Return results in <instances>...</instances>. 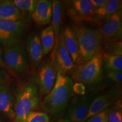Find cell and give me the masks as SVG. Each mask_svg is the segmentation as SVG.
I'll return each instance as SVG.
<instances>
[{
    "label": "cell",
    "instance_id": "15",
    "mask_svg": "<svg viewBox=\"0 0 122 122\" xmlns=\"http://www.w3.org/2000/svg\"><path fill=\"white\" fill-rule=\"evenodd\" d=\"M122 1L119 0H107L104 5L94 10L92 22L99 26L122 9Z\"/></svg>",
    "mask_w": 122,
    "mask_h": 122
},
{
    "label": "cell",
    "instance_id": "10",
    "mask_svg": "<svg viewBox=\"0 0 122 122\" xmlns=\"http://www.w3.org/2000/svg\"><path fill=\"white\" fill-rule=\"evenodd\" d=\"M106 43V49L103 50L102 66L106 71H122V41Z\"/></svg>",
    "mask_w": 122,
    "mask_h": 122
},
{
    "label": "cell",
    "instance_id": "21",
    "mask_svg": "<svg viewBox=\"0 0 122 122\" xmlns=\"http://www.w3.org/2000/svg\"><path fill=\"white\" fill-rule=\"evenodd\" d=\"M39 36L44 55L48 54L53 50L55 44V35L52 25H50L42 30Z\"/></svg>",
    "mask_w": 122,
    "mask_h": 122
},
{
    "label": "cell",
    "instance_id": "24",
    "mask_svg": "<svg viewBox=\"0 0 122 122\" xmlns=\"http://www.w3.org/2000/svg\"><path fill=\"white\" fill-rule=\"evenodd\" d=\"M25 122H50V118L45 112L33 111L29 114Z\"/></svg>",
    "mask_w": 122,
    "mask_h": 122
},
{
    "label": "cell",
    "instance_id": "12",
    "mask_svg": "<svg viewBox=\"0 0 122 122\" xmlns=\"http://www.w3.org/2000/svg\"><path fill=\"white\" fill-rule=\"evenodd\" d=\"M119 97L120 92L117 89H110L98 95L92 101L84 121L115 103Z\"/></svg>",
    "mask_w": 122,
    "mask_h": 122
},
{
    "label": "cell",
    "instance_id": "29",
    "mask_svg": "<svg viewBox=\"0 0 122 122\" xmlns=\"http://www.w3.org/2000/svg\"><path fill=\"white\" fill-rule=\"evenodd\" d=\"M57 122H67L66 121V120H64L63 119H62L59 120ZM86 122V120H85V121H83V122Z\"/></svg>",
    "mask_w": 122,
    "mask_h": 122
},
{
    "label": "cell",
    "instance_id": "30",
    "mask_svg": "<svg viewBox=\"0 0 122 122\" xmlns=\"http://www.w3.org/2000/svg\"><path fill=\"white\" fill-rule=\"evenodd\" d=\"M1 59H2V51L0 49V65L1 63Z\"/></svg>",
    "mask_w": 122,
    "mask_h": 122
},
{
    "label": "cell",
    "instance_id": "28",
    "mask_svg": "<svg viewBox=\"0 0 122 122\" xmlns=\"http://www.w3.org/2000/svg\"><path fill=\"white\" fill-rule=\"evenodd\" d=\"M3 77H4V75H3L2 72L1 71H0V85H1V84L3 80Z\"/></svg>",
    "mask_w": 122,
    "mask_h": 122
},
{
    "label": "cell",
    "instance_id": "3",
    "mask_svg": "<svg viewBox=\"0 0 122 122\" xmlns=\"http://www.w3.org/2000/svg\"><path fill=\"white\" fill-rule=\"evenodd\" d=\"M37 93V86L33 84H28L21 89L16 97L13 122H25L29 114L39 107Z\"/></svg>",
    "mask_w": 122,
    "mask_h": 122
},
{
    "label": "cell",
    "instance_id": "17",
    "mask_svg": "<svg viewBox=\"0 0 122 122\" xmlns=\"http://www.w3.org/2000/svg\"><path fill=\"white\" fill-rule=\"evenodd\" d=\"M63 33L64 44L72 58L75 65L80 64L79 45L74 29L67 25L64 30Z\"/></svg>",
    "mask_w": 122,
    "mask_h": 122
},
{
    "label": "cell",
    "instance_id": "16",
    "mask_svg": "<svg viewBox=\"0 0 122 122\" xmlns=\"http://www.w3.org/2000/svg\"><path fill=\"white\" fill-rule=\"evenodd\" d=\"M52 1L49 0H39L35 10L31 15L35 23L45 25L51 22L52 18Z\"/></svg>",
    "mask_w": 122,
    "mask_h": 122
},
{
    "label": "cell",
    "instance_id": "1",
    "mask_svg": "<svg viewBox=\"0 0 122 122\" xmlns=\"http://www.w3.org/2000/svg\"><path fill=\"white\" fill-rule=\"evenodd\" d=\"M74 93V81L68 75L58 71L54 86L41 102L42 112L56 118L65 114Z\"/></svg>",
    "mask_w": 122,
    "mask_h": 122
},
{
    "label": "cell",
    "instance_id": "2",
    "mask_svg": "<svg viewBox=\"0 0 122 122\" xmlns=\"http://www.w3.org/2000/svg\"><path fill=\"white\" fill-rule=\"evenodd\" d=\"M79 45L80 64L89 61L102 49L104 43L98 29L86 27L74 29Z\"/></svg>",
    "mask_w": 122,
    "mask_h": 122
},
{
    "label": "cell",
    "instance_id": "18",
    "mask_svg": "<svg viewBox=\"0 0 122 122\" xmlns=\"http://www.w3.org/2000/svg\"><path fill=\"white\" fill-rule=\"evenodd\" d=\"M0 112L14 119V98L11 89L6 85H0Z\"/></svg>",
    "mask_w": 122,
    "mask_h": 122
},
{
    "label": "cell",
    "instance_id": "13",
    "mask_svg": "<svg viewBox=\"0 0 122 122\" xmlns=\"http://www.w3.org/2000/svg\"><path fill=\"white\" fill-rule=\"evenodd\" d=\"M55 59L58 71L68 75L72 74L76 65L66 48L63 41V33H59L57 39V45L55 47Z\"/></svg>",
    "mask_w": 122,
    "mask_h": 122
},
{
    "label": "cell",
    "instance_id": "25",
    "mask_svg": "<svg viewBox=\"0 0 122 122\" xmlns=\"http://www.w3.org/2000/svg\"><path fill=\"white\" fill-rule=\"evenodd\" d=\"M110 107L101 111L86 120V122H108V114Z\"/></svg>",
    "mask_w": 122,
    "mask_h": 122
},
{
    "label": "cell",
    "instance_id": "23",
    "mask_svg": "<svg viewBox=\"0 0 122 122\" xmlns=\"http://www.w3.org/2000/svg\"><path fill=\"white\" fill-rule=\"evenodd\" d=\"M15 5L21 11H25L32 14L36 7V0H14L13 1Z\"/></svg>",
    "mask_w": 122,
    "mask_h": 122
},
{
    "label": "cell",
    "instance_id": "5",
    "mask_svg": "<svg viewBox=\"0 0 122 122\" xmlns=\"http://www.w3.org/2000/svg\"><path fill=\"white\" fill-rule=\"evenodd\" d=\"M26 30V25L21 20L0 19V46L6 48L20 44Z\"/></svg>",
    "mask_w": 122,
    "mask_h": 122
},
{
    "label": "cell",
    "instance_id": "14",
    "mask_svg": "<svg viewBox=\"0 0 122 122\" xmlns=\"http://www.w3.org/2000/svg\"><path fill=\"white\" fill-rule=\"evenodd\" d=\"M25 49L30 66L36 68L41 63L44 56L39 34L36 32L31 33L27 37Z\"/></svg>",
    "mask_w": 122,
    "mask_h": 122
},
{
    "label": "cell",
    "instance_id": "4",
    "mask_svg": "<svg viewBox=\"0 0 122 122\" xmlns=\"http://www.w3.org/2000/svg\"><path fill=\"white\" fill-rule=\"evenodd\" d=\"M103 49L89 61L75 67L71 79L84 84L91 85L100 80L102 68Z\"/></svg>",
    "mask_w": 122,
    "mask_h": 122
},
{
    "label": "cell",
    "instance_id": "11",
    "mask_svg": "<svg viewBox=\"0 0 122 122\" xmlns=\"http://www.w3.org/2000/svg\"><path fill=\"white\" fill-rule=\"evenodd\" d=\"M91 102V97L89 96L76 97L70 104L63 119L67 122L84 121Z\"/></svg>",
    "mask_w": 122,
    "mask_h": 122
},
{
    "label": "cell",
    "instance_id": "6",
    "mask_svg": "<svg viewBox=\"0 0 122 122\" xmlns=\"http://www.w3.org/2000/svg\"><path fill=\"white\" fill-rule=\"evenodd\" d=\"M58 70L55 59V49L50 58L39 66L37 84L41 95H46L52 89L56 81Z\"/></svg>",
    "mask_w": 122,
    "mask_h": 122
},
{
    "label": "cell",
    "instance_id": "26",
    "mask_svg": "<svg viewBox=\"0 0 122 122\" xmlns=\"http://www.w3.org/2000/svg\"><path fill=\"white\" fill-rule=\"evenodd\" d=\"M107 75L110 79L115 83L122 84V71L119 70H108Z\"/></svg>",
    "mask_w": 122,
    "mask_h": 122
},
{
    "label": "cell",
    "instance_id": "19",
    "mask_svg": "<svg viewBox=\"0 0 122 122\" xmlns=\"http://www.w3.org/2000/svg\"><path fill=\"white\" fill-rule=\"evenodd\" d=\"M22 11L17 8L13 1H0V19L10 21L20 20Z\"/></svg>",
    "mask_w": 122,
    "mask_h": 122
},
{
    "label": "cell",
    "instance_id": "20",
    "mask_svg": "<svg viewBox=\"0 0 122 122\" xmlns=\"http://www.w3.org/2000/svg\"><path fill=\"white\" fill-rule=\"evenodd\" d=\"M65 6L63 2L58 0H54L52 1V25L54 30L55 39L56 41L59 35L61 24L62 23Z\"/></svg>",
    "mask_w": 122,
    "mask_h": 122
},
{
    "label": "cell",
    "instance_id": "31",
    "mask_svg": "<svg viewBox=\"0 0 122 122\" xmlns=\"http://www.w3.org/2000/svg\"><path fill=\"white\" fill-rule=\"evenodd\" d=\"M0 122H2V119H1V118H0Z\"/></svg>",
    "mask_w": 122,
    "mask_h": 122
},
{
    "label": "cell",
    "instance_id": "9",
    "mask_svg": "<svg viewBox=\"0 0 122 122\" xmlns=\"http://www.w3.org/2000/svg\"><path fill=\"white\" fill-rule=\"evenodd\" d=\"M70 18L75 22H92L94 9L88 0L65 1Z\"/></svg>",
    "mask_w": 122,
    "mask_h": 122
},
{
    "label": "cell",
    "instance_id": "8",
    "mask_svg": "<svg viewBox=\"0 0 122 122\" xmlns=\"http://www.w3.org/2000/svg\"><path fill=\"white\" fill-rule=\"evenodd\" d=\"M98 30L104 42L122 41V10L120 9L100 25Z\"/></svg>",
    "mask_w": 122,
    "mask_h": 122
},
{
    "label": "cell",
    "instance_id": "7",
    "mask_svg": "<svg viewBox=\"0 0 122 122\" xmlns=\"http://www.w3.org/2000/svg\"><path fill=\"white\" fill-rule=\"evenodd\" d=\"M5 63L13 72L21 74L28 68V58L24 46L20 43L5 48Z\"/></svg>",
    "mask_w": 122,
    "mask_h": 122
},
{
    "label": "cell",
    "instance_id": "27",
    "mask_svg": "<svg viewBox=\"0 0 122 122\" xmlns=\"http://www.w3.org/2000/svg\"><path fill=\"white\" fill-rule=\"evenodd\" d=\"M107 1V0H90L89 2L92 6L94 11L96 9L100 8L104 5Z\"/></svg>",
    "mask_w": 122,
    "mask_h": 122
},
{
    "label": "cell",
    "instance_id": "22",
    "mask_svg": "<svg viewBox=\"0 0 122 122\" xmlns=\"http://www.w3.org/2000/svg\"><path fill=\"white\" fill-rule=\"evenodd\" d=\"M108 122H122L121 100H118L112 107H110L108 114Z\"/></svg>",
    "mask_w": 122,
    "mask_h": 122
}]
</instances>
